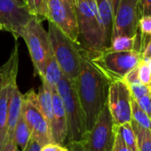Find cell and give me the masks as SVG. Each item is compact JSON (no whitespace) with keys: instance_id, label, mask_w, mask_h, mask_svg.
I'll list each match as a JSON object with an SVG mask.
<instances>
[{"instance_id":"cell-1","label":"cell","mask_w":151,"mask_h":151,"mask_svg":"<svg viewBox=\"0 0 151 151\" xmlns=\"http://www.w3.org/2000/svg\"><path fill=\"white\" fill-rule=\"evenodd\" d=\"M75 83L89 132L107 103L110 81L82 52L79 74Z\"/></svg>"},{"instance_id":"cell-2","label":"cell","mask_w":151,"mask_h":151,"mask_svg":"<svg viewBox=\"0 0 151 151\" xmlns=\"http://www.w3.org/2000/svg\"><path fill=\"white\" fill-rule=\"evenodd\" d=\"M78 43L89 59L105 50L104 32L98 13L96 0H76Z\"/></svg>"},{"instance_id":"cell-3","label":"cell","mask_w":151,"mask_h":151,"mask_svg":"<svg viewBox=\"0 0 151 151\" xmlns=\"http://www.w3.org/2000/svg\"><path fill=\"white\" fill-rule=\"evenodd\" d=\"M57 91L61 98L67 117V142L86 140L87 134L86 118L78 99L75 80H71L62 75L57 86Z\"/></svg>"},{"instance_id":"cell-4","label":"cell","mask_w":151,"mask_h":151,"mask_svg":"<svg viewBox=\"0 0 151 151\" xmlns=\"http://www.w3.org/2000/svg\"><path fill=\"white\" fill-rule=\"evenodd\" d=\"M47 32L51 40L53 55L62 75L76 81L79 74L82 59V51L79 45L72 41L52 22H48Z\"/></svg>"},{"instance_id":"cell-5","label":"cell","mask_w":151,"mask_h":151,"mask_svg":"<svg viewBox=\"0 0 151 151\" xmlns=\"http://www.w3.org/2000/svg\"><path fill=\"white\" fill-rule=\"evenodd\" d=\"M41 22L33 16L18 34V37H22L27 45L35 72L39 77H42L46 61L53 52L48 32Z\"/></svg>"},{"instance_id":"cell-6","label":"cell","mask_w":151,"mask_h":151,"mask_svg":"<svg viewBox=\"0 0 151 151\" xmlns=\"http://www.w3.org/2000/svg\"><path fill=\"white\" fill-rule=\"evenodd\" d=\"M90 60L112 82L123 80L132 69L139 65L141 52L139 50L122 52L105 50Z\"/></svg>"},{"instance_id":"cell-7","label":"cell","mask_w":151,"mask_h":151,"mask_svg":"<svg viewBox=\"0 0 151 151\" xmlns=\"http://www.w3.org/2000/svg\"><path fill=\"white\" fill-rule=\"evenodd\" d=\"M22 116L31 132V137L42 146L53 142L51 126L42 113L37 93L34 89L29 90L23 95Z\"/></svg>"},{"instance_id":"cell-8","label":"cell","mask_w":151,"mask_h":151,"mask_svg":"<svg viewBox=\"0 0 151 151\" xmlns=\"http://www.w3.org/2000/svg\"><path fill=\"white\" fill-rule=\"evenodd\" d=\"M47 20L79 45L76 0H49Z\"/></svg>"},{"instance_id":"cell-9","label":"cell","mask_w":151,"mask_h":151,"mask_svg":"<svg viewBox=\"0 0 151 151\" xmlns=\"http://www.w3.org/2000/svg\"><path fill=\"white\" fill-rule=\"evenodd\" d=\"M115 136V124L106 103L93 126L87 132L86 143L88 151H111Z\"/></svg>"},{"instance_id":"cell-10","label":"cell","mask_w":151,"mask_h":151,"mask_svg":"<svg viewBox=\"0 0 151 151\" xmlns=\"http://www.w3.org/2000/svg\"><path fill=\"white\" fill-rule=\"evenodd\" d=\"M107 104L115 125L131 122L132 94L128 85L124 80L110 82Z\"/></svg>"},{"instance_id":"cell-11","label":"cell","mask_w":151,"mask_h":151,"mask_svg":"<svg viewBox=\"0 0 151 151\" xmlns=\"http://www.w3.org/2000/svg\"><path fill=\"white\" fill-rule=\"evenodd\" d=\"M139 18V0H121L114 17L112 38L117 36L136 37Z\"/></svg>"},{"instance_id":"cell-12","label":"cell","mask_w":151,"mask_h":151,"mask_svg":"<svg viewBox=\"0 0 151 151\" xmlns=\"http://www.w3.org/2000/svg\"><path fill=\"white\" fill-rule=\"evenodd\" d=\"M32 17L25 5L17 0H0V23L5 30L14 35L15 39Z\"/></svg>"},{"instance_id":"cell-13","label":"cell","mask_w":151,"mask_h":151,"mask_svg":"<svg viewBox=\"0 0 151 151\" xmlns=\"http://www.w3.org/2000/svg\"><path fill=\"white\" fill-rule=\"evenodd\" d=\"M52 95V122L51 125L52 141L65 145L68 138L67 117L61 98L57 89H51Z\"/></svg>"},{"instance_id":"cell-14","label":"cell","mask_w":151,"mask_h":151,"mask_svg":"<svg viewBox=\"0 0 151 151\" xmlns=\"http://www.w3.org/2000/svg\"><path fill=\"white\" fill-rule=\"evenodd\" d=\"M23 106V95L21 93L17 83L14 84L8 103V119H7V135L13 138L16 124L22 115Z\"/></svg>"},{"instance_id":"cell-15","label":"cell","mask_w":151,"mask_h":151,"mask_svg":"<svg viewBox=\"0 0 151 151\" xmlns=\"http://www.w3.org/2000/svg\"><path fill=\"white\" fill-rule=\"evenodd\" d=\"M96 6L103 28L104 44L106 50L109 47L111 43L114 26V14L109 0H96Z\"/></svg>"},{"instance_id":"cell-16","label":"cell","mask_w":151,"mask_h":151,"mask_svg":"<svg viewBox=\"0 0 151 151\" xmlns=\"http://www.w3.org/2000/svg\"><path fill=\"white\" fill-rule=\"evenodd\" d=\"M16 79L6 84L0 93V151H1L7 135V119H8V103L11 91Z\"/></svg>"},{"instance_id":"cell-17","label":"cell","mask_w":151,"mask_h":151,"mask_svg":"<svg viewBox=\"0 0 151 151\" xmlns=\"http://www.w3.org/2000/svg\"><path fill=\"white\" fill-rule=\"evenodd\" d=\"M19 67V50L18 44L14 45V48L10 55L9 60L0 67V93L3 87L10 81L16 79Z\"/></svg>"},{"instance_id":"cell-18","label":"cell","mask_w":151,"mask_h":151,"mask_svg":"<svg viewBox=\"0 0 151 151\" xmlns=\"http://www.w3.org/2000/svg\"><path fill=\"white\" fill-rule=\"evenodd\" d=\"M61 76V70L52 52L46 61L44 73L40 78L48 85L50 89H57V86L60 80Z\"/></svg>"},{"instance_id":"cell-19","label":"cell","mask_w":151,"mask_h":151,"mask_svg":"<svg viewBox=\"0 0 151 151\" xmlns=\"http://www.w3.org/2000/svg\"><path fill=\"white\" fill-rule=\"evenodd\" d=\"M37 98L40 109L51 126L52 122V95L50 87L44 81L37 93Z\"/></svg>"},{"instance_id":"cell-20","label":"cell","mask_w":151,"mask_h":151,"mask_svg":"<svg viewBox=\"0 0 151 151\" xmlns=\"http://www.w3.org/2000/svg\"><path fill=\"white\" fill-rule=\"evenodd\" d=\"M13 138L21 150L26 147L27 143L31 138V132L22 116V112L14 128Z\"/></svg>"},{"instance_id":"cell-21","label":"cell","mask_w":151,"mask_h":151,"mask_svg":"<svg viewBox=\"0 0 151 151\" xmlns=\"http://www.w3.org/2000/svg\"><path fill=\"white\" fill-rule=\"evenodd\" d=\"M131 124L136 136L139 151H151V130L139 125L132 120Z\"/></svg>"},{"instance_id":"cell-22","label":"cell","mask_w":151,"mask_h":151,"mask_svg":"<svg viewBox=\"0 0 151 151\" xmlns=\"http://www.w3.org/2000/svg\"><path fill=\"white\" fill-rule=\"evenodd\" d=\"M49 0H24V5L30 14L40 22L48 19Z\"/></svg>"},{"instance_id":"cell-23","label":"cell","mask_w":151,"mask_h":151,"mask_svg":"<svg viewBox=\"0 0 151 151\" xmlns=\"http://www.w3.org/2000/svg\"><path fill=\"white\" fill-rule=\"evenodd\" d=\"M136 43H137V36L136 37L117 36V37H113L111 39L110 45L106 50L113 51V52L137 50L136 49Z\"/></svg>"},{"instance_id":"cell-24","label":"cell","mask_w":151,"mask_h":151,"mask_svg":"<svg viewBox=\"0 0 151 151\" xmlns=\"http://www.w3.org/2000/svg\"><path fill=\"white\" fill-rule=\"evenodd\" d=\"M115 131L120 135L121 139L127 145L128 147H130L133 151H139L136 136L131 122H127L120 125H115Z\"/></svg>"},{"instance_id":"cell-25","label":"cell","mask_w":151,"mask_h":151,"mask_svg":"<svg viewBox=\"0 0 151 151\" xmlns=\"http://www.w3.org/2000/svg\"><path fill=\"white\" fill-rule=\"evenodd\" d=\"M139 29L140 30V37L138 50L142 52L147 43L151 38V16L143 15L140 16L139 21Z\"/></svg>"},{"instance_id":"cell-26","label":"cell","mask_w":151,"mask_h":151,"mask_svg":"<svg viewBox=\"0 0 151 151\" xmlns=\"http://www.w3.org/2000/svg\"><path fill=\"white\" fill-rule=\"evenodd\" d=\"M132 120L139 125L151 130V118L140 109L137 101L132 97Z\"/></svg>"},{"instance_id":"cell-27","label":"cell","mask_w":151,"mask_h":151,"mask_svg":"<svg viewBox=\"0 0 151 151\" xmlns=\"http://www.w3.org/2000/svg\"><path fill=\"white\" fill-rule=\"evenodd\" d=\"M138 76L139 81L151 89V73L148 68L147 61L140 60L138 65Z\"/></svg>"},{"instance_id":"cell-28","label":"cell","mask_w":151,"mask_h":151,"mask_svg":"<svg viewBox=\"0 0 151 151\" xmlns=\"http://www.w3.org/2000/svg\"><path fill=\"white\" fill-rule=\"evenodd\" d=\"M128 86L130 88L132 97L134 100H138L139 98L151 93V89L149 87H147V86L143 85L140 81H139L137 83L128 85Z\"/></svg>"},{"instance_id":"cell-29","label":"cell","mask_w":151,"mask_h":151,"mask_svg":"<svg viewBox=\"0 0 151 151\" xmlns=\"http://www.w3.org/2000/svg\"><path fill=\"white\" fill-rule=\"evenodd\" d=\"M140 109L151 118V93L135 100Z\"/></svg>"},{"instance_id":"cell-30","label":"cell","mask_w":151,"mask_h":151,"mask_svg":"<svg viewBox=\"0 0 151 151\" xmlns=\"http://www.w3.org/2000/svg\"><path fill=\"white\" fill-rule=\"evenodd\" d=\"M68 151H88L86 140L84 141H69L65 144Z\"/></svg>"},{"instance_id":"cell-31","label":"cell","mask_w":151,"mask_h":151,"mask_svg":"<svg viewBox=\"0 0 151 151\" xmlns=\"http://www.w3.org/2000/svg\"><path fill=\"white\" fill-rule=\"evenodd\" d=\"M111 151H133V150H132L130 147H127V145L121 139L120 135L116 132L115 141H114L113 147H112V150Z\"/></svg>"},{"instance_id":"cell-32","label":"cell","mask_w":151,"mask_h":151,"mask_svg":"<svg viewBox=\"0 0 151 151\" xmlns=\"http://www.w3.org/2000/svg\"><path fill=\"white\" fill-rule=\"evenodd\" d=\"M40 151H68V148L65 145L51 142L42 146Z\"/></svg>"},{"instance_id":"cell-33","label":"cell","mask_w":151,"mask_h":151,"mask_svg":"<svg viewBox=\"0 0 151 151\" xmlns=\"http://www.w3.org/2000/svg\"><path fill=\"white\" fill-rule=\"evenodd\" d=\"M139 14L151 16V0H139Z\"/></svg>"},{"instance_id":"cell-34","label":"cell","mask_w":151,"mask_h":151,"mask_svg":"<svg viewBox=\"0 0 151 151\" xmlns=\"http://www.w3.org/2000/svg\"><path fill=\"white\" fill-rule=\"evenodd\" d=\"M1 151H22L17 144L15 143L14 138L6 137V141L4 143V146L1 149Z\"/></svg>"},{"instance_id":"cell-35","label":"cell","mask_w":151,"mask_h":151,"mask_svg":"<svg viewBox=\"0 0 151 151\" xmlns=\"http://www.w3.org/2000/svg\"><path fill=\"white\" fill-rule=\"evenodd\" d=\"M41 147H42V145L31 137L29 142L27 143L26 147L22 151H40Z\"/></svg>"},{"instance_id":"cell-36","label":"cell","mask_w":151,"mask_h":151,"mask_svg":"<svg viewBox=\"0 0 151 151\" xmlns=\"http://www.w3.org/2000/svg\"><path fill=\"white\" fill-rule=\"evenodd\" d=\"M151 58V38L147 43L143 52H141V60L144 61H147Z\"/></svg>"},{"instance_id":"cell-37","label":"cell","mask_w":151,"mask_h":151,"mask_svg":"<svg viewBox=\"0 0 151 151\" xmlns=\"http://www.w3.org/2000/svg\"><path fill=\"white\" fill-rule=\"evenodd\" d=\"M110 5H111V7H112V11H113V14H114V17H115V14L117 11V7L119 6V3L121 0H109Z\"/></svg>"},{"instance_id":"cell-38","label":"cell","mask_w":151,"mask_h":151,"mask_svg":"<svg viewBox=\"0 0 151 151\" xmlns=\"http://www.w3.org/2000/svg\"><path fill=\"white\" fill-rule=\"evenodd\" d=\"M147 66H148V68L150 70V73H151V58L149 60H147Z\"/></svg>"},{"instance_id":"cell-39","label":"cell","mask_w":151,"mask_h":151,"mask_svg":"<svg viewBox=\"0 0 151 151\" xmlns=\"http://www.w3.org/2000/svg\"><path fill=\"white\" fill-rule=\"evenodd\" d=\"M3 29H4V27L1 23H0V30H3Z\"/></svg>"},{"instance_id":"cell-40","label":"cell","mask_w":151,"mask_h":151,"mask_svg":"<svg viewBox=\"0 0 151 151\" xmlns=\"http://www.w3.org/2000/svg\"><path fill=\"white\" fill-rule=\"evenodd\" d=\"M17 1H19V2H21V3H22V4H24V0H17Z\"/></svg>"}]
</instances>
